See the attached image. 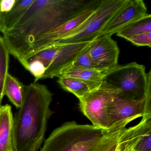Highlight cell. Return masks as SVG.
I'll return each instance as SVG.
<instances>
[{
    "label": "cell",
    "mask_w": 151,
    "mask_h": 151,
    "mask_svg": "<svg viewBox=\"0 0 151 151\" xmlns=\"http://www.w3.org/2000/svg\"><path fill=\"white\" fill-rule=\"evenodd\" d=\"M17 0H0V11L3 15L9 12L14 7Z\"/></svg>",
    "instance_id": "obj_22"
},
{
    "label": "cell",
    "mask_w": 151,
    "mask_h": 151,
    "mask_svg": "<svg viewBox=\"0 0 151 151\" xmlns=\"http://www.w3.org/2000/svg\"><path fill=\"white\" fill-rule=\"evenodd\" d=\"M117 147L118 151H151V116H143L137 125L124 129Z\"/></svg>",
    "instance_id": "obj_11"
},
{
    "label": "cell",
    "mask_w": 151,
    "mask_h": 151,
    "mask_svg": "<svg viewBox=\"0 0 151 151\" xmlns=\"http://www.w3.org/2000/svg\"><path fill=\"white\" fill-rule=\"evenodd\" d=\"M34 0H17L12 9L4 15V29L2 33L10 30L32 4Z\"/></svg>",
    "instance_id": "obj_18"
},
{
    "label": "cell",
    "mask_w": 151,
    "mask_h": 151,
    "mask_svg": "<svg viewBox=\"0 0 151 151\" xmlns=\"http://www.w3.org/2000/svg\"><path fill=\"white\" fill-rule=\"evenodd\" d=\"M92 0H34L9 30L2 33L9 54L20 63L32 45L79 14Z\"/></svg>",
    "instance_id": "obj_1"
},
{
    "label": "cell",
    "mask_w": 151,
    "mask_h": 151,
    "mask_svg": "<svg viewBox=\"0 0 151 151\" xmlns=\"http://www.w3.org/2000/svg\"><path fill=\"white\" fill-rule=\"evenodd\" d=\"M116 151H118V149H117V147H116Z\"/></svg>",
    "instance_id": "obj_25"
},
{
    "label": "cell",
    "mask_w": 151,
    "mask_h": 151,
    "mask_svg": "<svg viewBox=\"0 0 151 151\" xmlns=\"http://www.w3.org/2000/svg\"><path fill=\"white\" fill-rule=\"evenodd\" d=\"M9 53L3 37L0 36V106L4 97V89L9 73Z\"/></svg>",
    "instance_id": "obj_19"
},
{
    "label": "cell",
    "mask_w": 151,
    "mask_h": 151,
    "mask_svg": "<svg viewBox=\"0 0 151 151\" xmlns=\"http://www.w3.org/2000/svg\"><path fill=\"white\" fill-rule=\"evenodd\" d=\"M4 29V15L0 11V32H3Z\"/></svg>",
    "instance_id": "obj_23"
},
{
    "label": "cell",
    "mask_w": 151,
    "mask_h": 151,
    "mask_svg": "<svg viewBox=\"0 0 151 151\" xmlns=\"http://www.w3.org/2000/svg\"><path fill=\"white\" fill-rule=\"evenodd\" d=\"M107 72L97 69L68 70L62 72L58 78L64 76L77 78L88 84L92 90L101 83Z\"/></svg>",
    "instance_id": "obj_14"
},
{
    "label": "cell",
    "mask_w": 151,
    "mask_h": 151,
    "mask_svg": "<svg viewBox=\"0 0 151 151\" xmlns=\"http://www.w3.org/2000/svg\"><path fill=\"white\" fill-rule=\"evenodd\" d=\"M14 124L11 106L9 104L0 106V151H14Z\"/></svg>",
    "instance_id": "obj_13"
},
{
    "label": "cell",
    "mask_w": 151,
    "mask_h": 151,
    "mask_svg": "<svg viewBox=\"0 0 151 151\" xmlns=\"http://www.w3.org/2000/svg\"><path fill=\"white\" fill-rule=\"evenodd\" d=\"M87 48L99 70L108 71L118 66L120 50L111 36L99 35L90 41Z\"/></svg>",
    "instance_id": "obj_10"
},
{
    "label": "cell",
    "mask_w": 151,
    "mask_h": 151,
    "mask_svg": "<svg viewBox=\"0 0 151 151\" xmlns=\"http://www.w3.org/2000/svg\"><path fill=\"white\" fill-rule=\"evenodd\" d=\"M109 133L93 125L66 122L53 131L40 151H97Z\"/></svg>",
    "instance_id": "obj_4"
},
{
    "label": "cell",
    "mask_w": 151,
    "mask_h": 151,
    "mask_svg": "<svg viewBox=\"0 0 151 151\" xmlns=\"http://www.w3.org/2000/svg\"><path fill=\"white\" fill-rule=\"evenodd\" d=\"M133 45L138 47L151 46V32L135 35L127 40Z\"/></svg>",
    "instance_id": "obj_21"
},
{
    "label": "cell",
    "mask_w": 151,
    "mask_h": 151,
    "mask_svg": "<svg viewBox=\"0 0 151 151\" xmlns=\"http://www.w3.org/2000/svg\"><path fill=\"white\" fill-rule=\"evenodd\" d=\"M126 1L101 0L97 9L85 22L70 34L55 43H77L91 41L99 36Z\"/></svg>",
    "instance_id": "obj_7"
},
{
    "label": "cell",
    "mask_w": 151,
    "mask_h": 151,
    "mask_svg": "<svg viewBox=\"0 0 151 151\" xmlns=\"http://www.w3.org/2000/svg\"><path fill=\"white\" fill-rule=\"evenodd\" d=\"M118 93L119 91L102 82L99 86L79 99L80 110L93 125L107 131L109 102L113 96Z\"/></svg>",
    "instance_id": "obj_8"
},
{
    "label": "cell",
    "mask_w": 151,
    "mask_h": 151,
    "mask_svg": "<svg viewBox=\"0 0 151 151\" xmlns=\"http://www.w3.org/2000/svg\"><path fill=\"white\" fill-rule=\"evenodd\" d=\"M87 46L78 55L73 62L62 72L68 70H98L89 54Z\"/></svg>",
    "instance_id": "obj_20"
},
{
    "label": "cell",
    "mask_w": 151,
    "mask_h": 151,
    "mask_svg": "<svg viewBox=\"0 0 151 151\" xmlns=\"http://www.w3.org/2000/svg\"><path fill=\"white\" fill-rule=\"evenodd\" d=\"M53 93L46 86L32 83L24 88L22 106L14 118V151H39L45 139Z\"/></svg>",
    "instance_id": "obj_2"
},
{
    "label": "cell",
    "mask_w": 151,
    "mask_h": 151,
    "mask_svg": "<svg viewBox=\"0 0 151 151\" xmlns=\"http://www.w3.org/2000/svg\"><path fill=\"white\" fill-rule=\"evenodd\" d=\"M118 93L113 96L108 106L107 131L109 132L124 129L137 118L151 116V83L147 84L145 97L141 99H126Z\"/></svg>",
    "instance_id": "obj_6"
},
{
    "label": "cell",
    "mask_w": 151,
    "mask_h": 151,
    "mask_svg": "<svg viewBox=\"0 0 151 151\" xmlns=\"http://www.w3.org/2000/svg\"><path fill=\"white\" fill-rule=\"evenodd\" d=\"M101 1V0H92L88 6L76 16L37 40L31 47L22 61L46 47L56 43L74 31L90 17Z\"/></svg>",
    "instance_id": "obj_9"
},
{
    "label": "cell",
    "mask_w": 151,
    "mask_h": 151,
    "mask_svg": "<svg viewBox=\"0 0 151 151\" xmlns=\"http://www.w3.org/2000/svg\"><path fill=\"white\" fill-rule=\"evenodd\" d=\"M151 32V15L146 14L119 31L116 35L127 40L132 36Z\"/></svg>",
    "instance_id": "obj_16"
},
{
    "label": "cell",
    "mask_w": 151,
    "mask_h": 151,
    "mask_svg": "<svg viewBox=\"0 0 151 151\" xmlns=\"http://www.w3.org/2000/svg\"><path fill=\"white\" fill-rule=\"evenodd\" d=\"M90 41L55 43L26 58L21 63L34 76L35 83L41 79L58 77Z\"/></svg>",
    "instance_id": "obj_3"
},
{
    "label": "cell",
    "mask_w": 151,
    "mask_h": 151,
    "mask_svg": "<svg viewBox=\"0 0 151 151\" xmlns=\"http://www.w3.org/2000/svg\"><path fill=\"white\" fill-rule=\"evenodd\" d=\"M117 143L118 142L116 143H115L107 151H116V147H117Z\"/></svg>",
    "instance_id": "obj_24"
},
{
    "label": "cell",
    "mask_w": 151,
    "mask_h": 151,
    "mask_svg": "<svg viewBox=\"0 0 151 151\" xmlns=\"http://www.w3.org/2000/svg\"><path fill=\"white\" fill-rule=\"evenodd\" d=\"M147 14V8L142 0H127L111 18L99 35L111 36L132 22Z\"/></svg>",
    "instance_id": "obj_12"
},
{
    "label": "cell",
    "mask_w": 151,
    "mask_h": 151,
    "mask_svg": "<svg viewBox=\"0 0 151 151\" xmlns=\"http://www.w3.org/2000/svg\"><path fill=\"white\" fill-rule=\"evenodd\" d=\"M57 82L63 90L73 93L78 99L91 90L88 84L75 78L61 76Z\"/></svg>",
    "instance_id": "obj_17"
},
{
    "label": "cell",
    "mask_w": 151,
    "mask_h": 151,
    "mask_svg": "<svg viewBox=\"0 0 151 151\" xmlns=\"http://www.w3.org/2000/svg\"><path fill=\"white\" fill-rule=\"evenodd\" d=\"M102 82L119 91L122 97L139 100L145 97L148 76L144 65L132 62L109 70Z\"/></svg>",
    "instance_id": "obj_5"
},
{
    "label": "cell",
    "mask_w": 151,
    "mask_h": 151,
    "mask_svg": "<svg viewBox=\"0 0 151 151\" xmlns=\"http://www.w3.org/2000/svg\"><path fill=\"white\" fill-rule=\"evenodd\" d=\"M25 86L17 78L8 73L4 86V94L17 108H20L22 104Z\"/></svg>",
    "instance_id": "obj_15"
}]
</instances>
